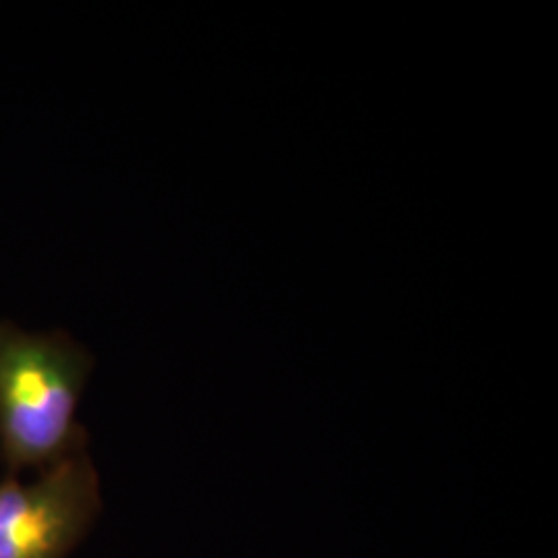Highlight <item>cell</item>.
<instances>
[{
    "instance_id": "1",
    "label": "cell",
    "mask_w": 558,
    "mask_h": 558,
    "mask_svg": "<svg viewBox=\"0 0 558 558\" xmlns=\"http://www.w3.org/2000/svg\"><path fill=\"white\" fill-rule=\"evenodd\" d=\"M87 360L59 339L0 325V445L15 468L69 453Z\"/></svg>"
},
{
    "instance_id": "2",
    "label": "cell",
    "mask_w": 558,
    "mask_h": 558,
    "mask_svg": "<svg viewBox=\"0 0 558 558\" xmlns=\"http://www.w3.org/2000/svg\"><path fill=\"white\" fill-rule=\"evenodd\" d=\"M100 511L98 478L83 456L66 453L29 482L0 484V558H64Z\"/></svg>"
}]
</instances>
